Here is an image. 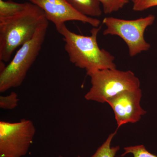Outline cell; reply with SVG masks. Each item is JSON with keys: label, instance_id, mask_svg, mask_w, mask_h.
<instances>
[{"label": "cell", "instance_id": "cell-14", "mask_svg": "<svg viewBox=\"0 0 157 157\" xmlns=\"http://www.w3.org/2000/svg\"><path fill=\"white\" fill-rule=\"evenodd\" d=\"M124 150L125 152L121 155V157L131 153L133 155V157H157V156L149 152L143 145L128 147H124Z\"/></svg>", "mask_w": 157, "mask_h": 157}, {"label": "cell", "instance_id": "cell-7", "mask_svg": "<svg viewBox=\"0 0 157 157\" xmlns=\"http://www.w3.org/2000/svg\"><path fill=\"white\" fill-rule=\"evenodd\" d=\"M140 88L126 90L110 98L107 103L113 110L118 130L128 123H135L139 121L147 111L141 107L140 102L142 98Z\"/></svg>", "mask_w": 157, "mask_h": 157}, {"label": "cell", "instance_id": "cell-17", "mask_svg": "<svg viewBox=\"0 0 157 157\" xmlns=\"http://www.w3.org/2000/svg\"><path fill=\"white\" fill-rule=\"evenodd\" d=\"M57 157H63L62 156H61V155H59V156ZM77 157H80V156H78Z\"/></svg>", "mask_w": 157, "mask_h": 157}, {"label": "cell", "instance_id": "cell-2", "mask_svg": "<svg viewBox=\"0 0 157 157\" xmlns=\"http://www.w3.org/2000/svg\"><path fill=\"white\" fill-rule=\"evenodd\" d=\"M48 21L44 11L30 2L17 14L0 17V61L9 62L14 51L31 40L39 27Z\"/></svg>", "mask_w": 157, "mask_h": 157}, {"label": "cell", "instance_id": "cell-10", "mask_svg": "<svg viewBox=\"0 0 157 157\" xmlns=\"http://www.w3.org/2000/svg\"><path fill=\"white\" fill-rule=\"evenodd\" d=\"M27 2H15L12 0H0V17L13 16L22 11L25 8Z\"/></svg>", "mask_w": 157, "mask_h": 157}, {"label": "cell", "instance_id": "cell-13", "mask_svg": "<svg viewBox=\"0 0 157 157\" xmlns=\"http://www.w3.org/2000/svg\"><path fill=\"white\" fill-rule=\"evenodd\" d=\"M19 99L17 93L12 92L8 96L0 97V108L4 109H12L18 105Z\"/></svg>", "mask_w": 157, "mask_h": 157}, {"label": "cell", "instance_id": "cell-1", "mask_svg": "<svg viewBox=\"0 0 157 157\" xmlns=\"http://www.w3.org/2000/svg\"><path fill=\"white\" fill-rule=\"evenodd\" d=\"M102 25L93 27L89 36L75 33L65 23L56 28L65 42L64 49L70 62L77 67L84 69L87 75L104 69H117L115 57L98 45V36Z\"/></svg>", "mask_w": 157, "mask_h": 157}, {"label": "cell", "instance_id": "cell-15", "mask_svg": "<svg viewBox=\"0 0 157 157\" xmlns=\"http://www.w3.org/2000/svg\"><path fill=\"white\" fill-rule=\"evenodd\" d=\"M157 6V0H137L133 4V10L141 11Z\"/></svg>", "mask_w": 157, "mask_h": 157}, {"label": "cell", "instance_id": "cell-16", "mask_svg": "<svg viewBox=\"0 0 157 157\" xmlns=\"http://www.w3.org/2000/svg\"><path fill=\"white\" fill-rule=\"evenodd\" d=\"M128 1L129 2H132L134 4L137 0H128Z\"/></svg>", "mask_w": 157, "mask_h": 157}, {"label": "cell", "instance_id": "cell-6", "mask_svg": "<svg viewBox=\"0 0 157 157\" xmlns=\"http://www.w3.org/2000/svg\"><path fill=\"white\" fill-rule=\"evenodd\" d=\"M36 129L33 122L23 119L18 122L0 121V157L25 155L33 143Z\"/></svg>", "mask_w": 157, "mask_h": 157}, {"label": "cell", "instance_id": "cell-5", "mask_svg": "<svg viewBox=\"0 0 157 157\" xmlns=\"http://www.w3.org/2000/svg\"><path fill=\"white\" fill-rule=\"evenodd\" d=\"M155 19V17L153 14L134 20L106 17L103 20V24L106 27L103 35L120 37L126 43L130 56H135L150 48V44L144 39V34L147 28L154 23Z\"/></svg>", "mask_w": 157, "mask_h": 157}, {"label": "cell", "instance_id": "cell-12", "mask_svg": "<svg viewBox=\"0 0 157 157\" xmlns=\"http://www.w3.org/2000/svg\"><path fill=\"white\" fill-rule=\"evenodd\" d=\"M105 14H110L116 12L129 2L128 0H99Z\"/></svg>", "mask_w": 157, "mask_h": 157}, {"label": "cell", "instance_id": "cell-8", "mask_svg": "<svg viewBox=\"0 0 157 157\" xmlns=\"http://www.w3.org/2000/svg\"><path fill=\"white\" fill-rule=\"evenodd\" d=\"M29 1L42 9L47 19L53 23L56 28L67 21H73L89 24L93 27H98L101 25V21L99 19L85 16L76 11L67 0Z\"/></svg>", "mask_w": 157, "mask_h": 157}, {"label": "cell", "instance_id": "cell-3", "mask_svg": "<svg viewBox=\"0 0 157 157\" xmlns=\"http://www.w3.org/2000/svg\"><path fill=\"white\" fill-rule=\"evenodd\" d=\"M48 26V21L40 26L33 38L21 46L9 64L0 68V92L22 84L41 50Z\"/></svg>", "mask_w": 157, "mask_h": 157}, {"label": "cell", "instance_id": "cell-4", "mask_svg": "<svg viewBox=\"0 0 157 157\" xmlns=\"http://www.w3.org/2000/svg\"><path fill=\"white\" fill-rule=\"evenodd\" d=\"M91 87L85 95L87 101L107 103L110 98L126 90L140 88V81L130 70L104 69L88 74Z\"/></svg>", "mask_w": 157, "mask_h": 157}, {"label": "cell", "instance_id": "cell-11", "mask_svg": "<svg viewBox=\"0 0 157 157\" xmlns=\"http://www.w3.org/2000/svg\"><path fill=\"white\" fill-rule=\"evenodd\" d=\"M117 130L109 135L106 141L99 147L94 154L91 157H115L117 152L120 150L117 146L111 147V142Z\"/></svg>", "mask_w": 157, "mask_h": 157}, {"label": "cell", "instance_id": "cell-9", "mask_svg": "<svg viewBox=\"0 0 157 157\" xmlns=\"http://www.w3.org/2000/svg\"><path fill=\"white\" fill-rule=\"evenodd\" d=\"M72 7L80 14L88 17H99L102 14L99 0H67Z\"/></svg>", "mask_w": 157, "mask_h": 157}]
</instances>
